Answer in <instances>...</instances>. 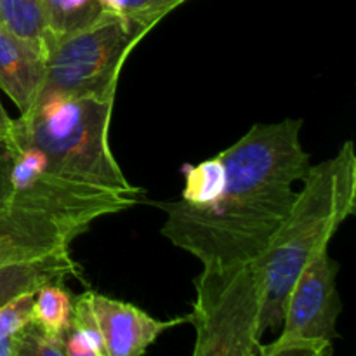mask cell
<instances>
[{
  "mask_svg": "<svg viewBox=\"0 0 356 356\" xmlns=\"http://www.w3.org/2000/svg\"><path fill=\"white\" fill-rule=\"evenodd\" d=\"M302 120L254 124L219 153L222 183L205 205L163 202L162 236L191 254L202 268L254 264L273 240L305 179L309 155L301 141Z\"/></svg>",
  "mask_w": 356,
  "mask_h": 356,
  "instance_id": "cell-1",
  "label": "cell"
},
{
  "mask_svg": "<svg viewBox=\"0 0 356 356\" xmlns=\"http://www.w3.org/2000/svg\"><path fill=\"white\" fill-rule=\"evenodd\" d=\"M302 188L263 256L252 264L261 294L259 336L284 320L292 285L356 212V149L346 141L330 159L309 165Z\"/></svg>",
  "mask_w": 356,
  "mask_h": 356,
  "instance_id": "cell-2",
  "label": "cell"
},
{
  "mask_svg": "<svg viewBox=\"0 0 356 356\" xmlns=\"http://www.w3.org/2000/svg\"><path fill=\"white\" fill-rule=\"evenodd\" d=\"M113 99L49 97L14 120L9 139L38 149L58 172L124 195H139L110 148Z\"/></svg>",
  "mask_w": 356,
  "mask_h": 356,
  "instance_id": "cell-3",
  "label": "cell"
},
{
  "mask_svg": "<svg viewBox=\"0 0 356 356\" xmlns=\"http://www.w3.org/2000/svg\"><path fill=\"white\" fill-rule=\"evenodd\" d=\"M148 31L143 24L104 13L82 30L52 37L37 103L49 97L115 99L122 66Z\"/></svg>",
  "mask_w": 356,
  "mask_h": 356,
  "instance_id": "cell-4",
  "label": "cell"
},
{
  "mask_svg": "<svg viewBox=\"0 0 356 356\" xmlns=\"http://www.w3.org/2000/svg\"><path fill=\"white\" fill-rule=\"evenodd\" d=\"M195 292L193 356H254L261 344V294L252 264L202 268Z\"/></svg>",
  "mask_w": 356,
  "mask_h": 356,
  "instance_id": "cell-5",
  "label": "cell"
},
{
  "mask_svg": "<svg viewBox=\"0 0 356 356\" xmlns=\"http://www.w3.org/2000/svg\"><path fill=\"white\" fill-rule=\"evenodd\" d=\"M13 146L9 207L42 212L58 221L87 229L103 216L131 209L139 195H124L65 176L31 146L9 139Z\"/></svg>",
  "mask_w": 356,
  "mask_h": 356,
  "instance_id": "cell-6",
  "label": "cell"
},
{
  "mask_svg": "<svg viewBox=\"0 0 356 356\" xmlns=\"http://www.w3.org/2000/svg\"><path fill=\"white\" fill-rule=\"evenodd\" d=\"M339 264L329 250L302 270L289 292L282 332L275 343H332L343 301L337 292Z\"/></svg>",
  "mask_w": 356,
  "mask_h": 356,
  "instance_id": "cell-7",
  "label": "cell"
},
{
  "mask_svg": "<svg viewBox=\"0 0 356 356\" xmlns=\"http://www.w3.org/2000/svg\"><path fill=\"white\" fill-rule=\"evenodd\" d=\"M86 296L108 356H143L160 334L190 322V315L156 320L129 302L92 291Z\"/></svg>",
  "mask_w": 356,
  "mask_h": 356,
  "instance_id": "cell-8",
  "label": "cell"
},
{
  "mask_svg": "<svg viewBox=\"0 0 356 356\" xmlns=\"http://www.w3.org/2000/svg\"><path fill=\"white\" fill-rule=\"evenodd\" d=\"M83 232L42 212L9 207L0 214V266L70 250V243Z\"/></svg>",
  "mask_w": 356,
  "mask_h": 356,
  "instance_id": "cell-9",
  "label": "cell"
},
{
  "mask_svg": "<svg viewBox=\"0 0 356 356\" xmlns=\"http://www.w3.org/2000/svg\"><path fill=\"white\" fill-rule=\"evenodd\" d=\"M45 82V49L0 26V89L21 113L37 103Z\"/></svg>",
  "mask_w": 356,
  "mask_h": 356,
  "instance_id": "cell-10",
  "label": "cell"
},
{
  "mask_svg": "<svg viewBox=\"0 0 356 356\" xmlns=\"http://www.w3.org/2000/svg\"><path fill=\"white\" fill-rule=\"evenodd\" d=\"M80 266L70 250L51 254L40 259L21 261L0 266V308L26 294H35L42 285L80 277Z\"/></svg>",
  "mask_w": 356,
  "mask_h": 356,
  "instance_id": "cell-11",
  "label": "cell"
},
{
  "mask_svg": "<svg viewBox=\"0 0 356 356\" xmlns=\"http://www.w3.org/2000/svg\"><path fill=\"white\" fill-rule=\"evenodd\" d=\"M75 296L65 287V282H51L33 294L31 320L49 334L61 336L72 325Z\"/></svg>",
  "mask_w": 356,
  "mask_h": 356,
  "instance_id": "cell-12",
  "label": "cell"
},
{
  "mask_svg": "<svg viewBox=\"0 0 356 356\" xmlns=\"http://www.w3.org/2000/svg\"><path fill=\"white\" fill-rule=\"evenodd\" d=\"M0 26L44 49L52 40L40 0H0Z\"/></svg>",
  "mask_w": 356,
  "mask_h": 356,
  "instance_id": "cell-13",
  "label": "cell"
},
{
  "mask_svg": "<svg viewBox=\"0 0 356 356\" xmlns=\"http://www.w3.org/2000/svg\"><path fill=\"white\" fill-rule=\"evenodd\" d=\"M52 37H63L99 19L104 9L97 0H40Z\"/></svg>",
  "mask_w": 356,
  "mask_h": 356,
  "instance_id": "cell-14",
  "label": "cell"
},
{
  "mask_svg": "<svg viewBox=\"0 0 356 356\" xmlns=\"http://www.w3.org/2000/svg\"><path fill=\"white\" fill-rule=\"evenodd\" d=\"M65 356H108L86 292L75 298L72 325L63 334Z\"/></svg>",
  "mask_w": 356,
  "mask_h": 356,
  "instance_id": "cell-15",
  "label": "cell"
},
{
  "mask_svg": "<svg viewBox=\"0 0 356 356\" xmlns=\"http://www.w3.org/2000/svg\"><path fill=\"white\" fill-rule=\"evenodd\" d=\"M104 13L134 21L152 30L170 10L188 0H97Z\"/></svg>",
  "mask_w": 356,
  "mask_h": 356,
  "instance_id": "cell-16",
  "label": "cell"
},
{
  "mask_svg": "<svg viewBox=\"0 0 356 356\" xmlns=\"http://www.w3.org/2000/svg\"><path fill=\"white\" fill-rule=\"evenodd\" d=\"M13 356H65L63 337L49 334L37 322L30 320L17 332Z\"/></svg>",
  "mask_w": 356,
  "mask_h": 356,
  "instance_id": "cell-17",
  "label": "cell"
},
{
  "mask_svg": "<svg viewBox=\"0 0 356 356\" xmlns=\"http://www.w3.org/2000/svg\"><path fill=\"white\" fill-rule=\"evenodd\" d=\"M33 294L17 298L0 308V356H13L17 332L31 320Z\"/></svg>",
  "mask_w": 356,
  "mask_h": 356,
  "instance_id": "cell-18",
  "label": "cell"
},
{
  "mask_svg": "<svg viewBox=\"0 0 356 356\" xmlns=\"http://www.w3.org/2000/svg\"><path fill=\"white\" fill-rule=\"evenodd\" d=\"M332 343H270L259 344L254 356H332Z\"/></svg>",
  "mask_w": 356,
  "mask_h": 356,
  "instance_id": "cell-19",
  "label": "cell"
},
{
  "mask_svg": "<svg viewBox=\"0 0 356 356\" xmlns=\"http://www.w3.org/2000/svg\"><path fill=\"white\" fill-rule=\"evenodd\" d=\"M10 165H13V146L9 138H0V214L9 209Z\"/></svg>",
  "mask_w": 356,
  "mask_h": 356,
  "instance_id": "cell-20",
  "label": "cell"
},
{
  "mask_svg": "<svg viewBox=\"0 0 356 356\" xmlns=\"http://www.w3.org/2000/svg\"><path fill=\"white\" fill-rule=\"evenodd\" d=\"M14 120L9 117V113L6 111V108L2 106V101H0V138L7 139L13 131Z\"/></svg>",
  "mask_w": 356,
  "mask_h": 356,
  "instance_id": "cell-21",
  "label": "cell"
}]
</instances>
